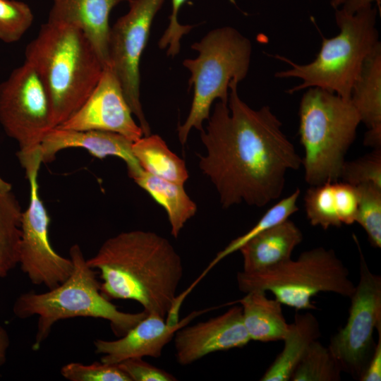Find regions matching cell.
Returning a JSON list of instances; mask_svg holds the SVG:
<instances>
[{
  "label": "cell",
  "mask_w": 381,
  "mask_h": 381,
  "mask_svg": "<svg viewBox=\"0 0 381 381\" xmlns=\"http://www.w3.org/2000/svg\"><path fill=\"white\" fill-rule=\"evenodd\" d=\"M238 84L230 83L228 102H216L200 131L205 153L198 165L223 208H260L280 197L286 174L300 169L302 158L271 108H251L240 98Z\"/></svg>",
  "instance_id": "cell-1"
},
{
  "label": "cell",
  "mask_w": 381,
  "mask_h": 381,
  "mask_svg": "<svg viewBox=\"0 0 381 381\" xmlns=\"http://www.w3.org/2000/svg\"><path fill=\"white\" fill-rule=\"evenodd\" d=\"M87 260L100 272V291L108 300H133L148 313L165 318L183 277L179 254L166 238L143 230L107 239Z\"/></svg>",
  "instance_id": "cell-2"
},
{
  "label": "cell",
  "mask_w": 381,
  "mask_h": 381,
  "mask_svg": "<svg viewBox=\"0 0 381 381\" xmlns=\"http://www.w3.org/2000/svg\"><path fill=\"white\" fill-rule=\"evenodd\" d=\"M25 61L41 78L49 97L54 128L73 116L97 85L104 65L79 29L47 22L27 45Z\"/></svg>",
  "instance_id": "cell-3"
},
{
  "label": "cell",
  "mask_w": 381,
  "mask_h": 381,
  "mask_svg": "<svg viewBox=\"0 0 381 381\" xmlns=\"http://www.w3.org/2000/svg\"><path fill=\"white\" fill-rule=\"evenodd\" d=\"M377 9L372 4L353 13L336 9L335 20L339 32L330 38L322 37L315 59L306 64L275 57L290 66L275 73L277 78H295L301 83L288 90L289 94L309 87H320L350 99L352 88L367 57L381 44L376 28Z\"/></svg>",
  "instance_id": "cell-4"
},
{
  "label": "cell",
  "mask_w": 381,
  "mask_h": 381,
  "mask_svg": "<svg viewBox=\"0 0 381 381\" xmlns=\"http://www.w3.org/2000/svg\"><path fill=\"white\" fill-rule=\"evenodd\" d=\"M69 254L73 270L64 282L44 293H23L13 303V312L17 318L38 316L32 347L35 351L40 348L52 326L61 320L77 317L102 318L110 322L117 337H121L148 314L144 310L136 313L120 311L102 294L96 272L87 265L80 246L73 245Z\"/></svg>",
  "instance_id": "cell-5"
},
{
  "label": "cell",
  "mask_w": 381,
  "mask_h": 381,
  "mask_svg": "<svg viewBox=\"0 0 381 381\" xmlns=\"http://www.w3.org/2000/svg\"><path fill=\"white\" fill-rule=\"evenodd\" d=\"M298 117L306 182L313 186L339 181L361 123L356 108L350 99L313 87L301 99Z\"/></svg>",
  "instance_id": "cell-6"
},
{
  "label": "cell",
  "mask_w": 381,
  "mask_h": 381,
  "mask_svg": "<svg viewBox=\"0 0 381 381\" xmlns=\"http://www.w3.org/2000/svg\"><path fill=\"white\" fill-rule=\"evenodd\" d=\"M191 48L198 52V56L183 62L190 73L188 82L193 87V97L185 122L177 128L182 145L192 128L203 130L214 100L228 102L229 84L246 77L252 52L250 41L229 26L210 31Z\"/></svg>",
  "instance_id": "cell-7"
},
{
  "label": "cell",
  "mask_w": 381,
  "mask_h": 381,
  "mask_svg": "<svg viewBox=\"0 0 381 381\" xmlns=\"http://www.w3.org/2000/svg\"><path fill=\"white\" fill-rule=\"evenodd\" d=\"M349 272L332 249L317 247L271 268L255 272H239L240 291H270L282 305L296 310L316 309L311 303L320 292L350 298L356 286Z\"/></svg>",
  "instance_id": "cell-8"
},
{
  "label": "cell",
  "mask_w": 381,
  "mask_h": 381,
  "mask_svg": "<svg viewBox=\"0 0 381 381\" xmlns=\"http://www.w3.org/2000/svg\"><path fill=\"white\" fill-rule=\"evenodd\" d=\"M0 123L18 143L20 162L39 155L44 137L54 128L45 86L26 61L0 84Z\"/></svg>",
  "instance_id": "cell-9"
},
{
  "label": "cell",
  "mask_w": 381,
  "mask_h": 381,
  "mask_svg": "<svg viewBox=\"0 0 381 381\" xmlns=\"http://www.w3.org/2000/svg\"><path fill=\"white\" fill-rule=\"evenodd\" d=\"M359 251V281L351 299L349 317L328 346L341 371L359 380L374 351L375 329L381 331V277L373 273Z\"/></svg>",
  "instance_id": "cell-10"
},
{
  "label": "cell",
  "mask_w": 381,
  "mask_h": 381,
  "mask_svg": "<svg viewBox=\"0 0 381 381\" xmlns=\"http://www.w3.org/2000/svg\"><path fill=\"white\" fill-rule=\"evenodd\" d=\"M164 0H128V11L110 28L109 66L116 75L144 135L151 134L140 96V61L153 19Z\"/></svg>",
  "instance_id": "cell-11"
},
{
  "label": "cell",
  "mask_w": 381,
  "mask_h": 381,
  "mask_svg": "<svg viewBox=\"0 0 381 381\" xmlns=\"http://www.w3.org/2000/svg\"><path fill=\"white\" fill-rule=\"evenodd\" d=\"M40 158L23 166L30 184V200L21 219L19 265L31 283L54 289L72 273L71 258L58 254L49 238V217L39 193Z\"/></svg>",
  "instance_id": "cell-12"
},
{
  "label": "cell",
  "mask_w": 381,
  "mask_h": 381,
  "mask_svg": "<svg viewBox=\"0 0 381 381\" xmlns=\"http://www.w3.org/2000/svg\"><path fill=\"white\" fill-rule=\"evenodd\" d=\"M132 114L120 83L108 66L104 68L97 85L80 108L56 127L109 131L134 142L143 137V132Z\"/></svg>",
  "instance_id": "cell-13"
},
{
  "label": "cell",
  "mask_w": 381,
  "mask_h": 381,
  "mask_svg": "<svg viewBox=\"0 0 381 381\" xmlns=\"http://www.w3.org/2000/svg\"><path fill=\"white\" fill-rule=\"evenodd\" d=\"M187 325L178 329L174 337L176 361L183 365L214 352L241 348L250 341L241 306H234L205 322Z\"/></svg>",
  "instance_id": "cell-14"
},
{
  "label": "cell",
  "mask_w": 381,
  "mask_h": 381,
  "mask_svg": "<svg viewBox=\"0 0 381 381\" xmlns=\"http://www.w3.org/2000/svg\"><path fill=\"white\" fill-rule=\"evenodd\" d=\"M206 311H193L175 324L167 322L157 313H148L120 339L95 340V351L103 355L101 362L108 364H117L131 358H159L178 329Z\"/></svg>",
  "instance_id": "cell-15"
},
{
  "label": "cell",
  "mask_w": 381,
  "mask_h": 381,
  "mask_svg": "<svg viewBox=\"0 0 381 381\" xmlns=\"http://www.w3.org/2000/svg\"><path fill=\"white\" fill-rule=\"evenodd\" d=\"M133 143L121 134L109 131L54 127L44 137L40 146V154L42 163L54 160L59 152L72 147L85 149L99 159L117 157L125 162L128 174L132 178L143 169L133 155Z\"/></svg>",
  "instance_id": "cell-16"
},
{
  "label": "cell",
  "mask_w": 381,
  "mask_h": 381,
  "mask_svg": "<svg viewBox=\"0 0 381 381\" xmlns=\"http://www.w3.org/2000/svg\"><path fill=\"white\" fill-rule=\"evenodd\" d=\"M125 0H54L47 22L75 27L87 37L104 67L109 66V15Z\"/></svg>",
  "instance_id": "cell-17"
},
{
  "label": "cell",
  "mask_w": 381,
  "mask_h": 381,
  "mask_svg": "<svg viewBox=\"0 0 381 381\" xmlns=\"http://www.w3.org/2000/svg\"><path fill=\"white\" fill-rule=\"evenodd\" d=\"M303 200L307 219L313 226L326 230L355 222L358 193L349 183L337 181L310 186Z\"/></svg>",
  "instance_id": "cell-18"
},
{
  "label": "cell",
  "mask_w": 381,
  "mask_h": 381,
  "mask_svg": "<svg viewBox=\"0 0 381 381\" xmlns=\"http://www.w3.org/2000/svg\"><path fill=\"white\" fill-rule=\"evenodd\" d=\"M302 240L301 229L289 219L263 231L239 249L243 271L260 272L291 259L292 252Z\"/></svg>",
  "instance_id": "cell-19"
},
{
  "label": "cell",
  "mask_w": 381,
  "mask_h": 381,
  "mask_svg": "<svg viewBox=\"0 0 381 381\" xmlns=\"http://www.w3.org/2000/svg\"><path fill=\"white\" fill-rule=\"evenodd\" d=\"M350 100L368 128L364 145L381 148V44L365 59Z\"/></svg>",
  "instance_id": "cell-20"
},
{
  "label": "cell",
  "mask_w": 381,
  "mask_h": 381,
  "mask_svg": "<svg viewBox=\"0 0 381 381\" xmlns=\"http://www.w3.org/2000/svg\"><path fill=\"white\" fill-rule=\"evenodd\" d=\"M246 294L236 303L241 306L243 325L250 340H284L290 324L284 316L282 304L276 298H269L264 291L253 290Z\"/></svg>",
  "instance_id": "cell-21"
},
{
  "label": "cell",
  "mask_w": 381,
  "mask_h": 381,
  "mask_svg": "<svg viewBox=\"0 0 381 381\" xmlns=\"http://www.w3.org/2000/svg\"><path fill=\"white\" fill-rule=\"evenodd\" d=\"M320 337L317 318L309 312L296 314L294 322L284 339V346L260 379L261 381H289L310 345Z\"/></svg>",
  "instance_id": "cell-22"
},
{
  "label": "cell",
  "mask_w": 381,
  "mask_h": 381,
  "mask_svg": "<svg viewBox=\"0 0 381 381\" xmlns=\"http://www.w3.org/2000/svg\"><path fill=\"white\" fill-rule=\"evenodd\" d=\"M131 179L164 208L171 226V234L177 238L198 209L183 185L157 177L144 169Z\"/></svg>",
  "instance_id": "cell-23"
},
{
  "label": "cell",
  "mask_w": 381,
  "mask_h": 381,
  "mask_svg": "<svg viewBox=\"0 0 381 381\" xmlns=\"http://www.w3.org/2000/svg\"><path fill=\"white\" fill-rule=\"evenodd\" d=\"M132 150L145 171L181 185L188 180L185 162L169 148L159 135L141 137L133 143Z\"/></svg>",
  "instance_id": "cell-24"
},
{
  "label": "cell",
  "mask_w": 381,
  "mask_h": 381,
  "mask_svg": "<svg viewBox=\"0 0 381 381\" xmlns=\"http://www.w3.org/2000/svg\"><path fill=\"white\" fill-rule=\"evenodd\" d=\"M22 214L11 190L0 193V278L19 264Z\"/></svg>",
  "instance_id": "cell-25"
},
{
  "label": "cell",
  "mask_w": 381,
  "mask_h": 381,
  "mask_svg": "<svg viewBox=\"0 0 381 381\" xmlns=\"http://www.w3.org/2000/svg\"><path fill=\"white\" fill-rule=\"evenodd\" d=\"M300 194V189L296 188L291 195L284 198L268 209L248 232L232 240L223 250L219 251L198 279H202L219 262L233 253L239 250L242 246L258 234L289 219L298 210L297 201Z\"/></svg>",
  "instance_id": "cell-26"
},
{
  "label": "cell",
  "mask_w": 381,
  "mask_h": 381,
  "mask_svg": "<svg viewBox=\"0 0 381 381\" xmlns=\"http://www.w3.org/2000/svg\"><path fill=\"white\" fill-rule=\"evenodd\" d=\"M341 369L328 347L314 341L292 373L291 381H339Z\"/></svg>",
  "instance_id": "cell-27"
},
{
  "label": "cell",
  "mask_w": 381,
  "mask_h": 381,
  "mask_svg": "<svg viewBox=\"0 0 381 381\" xmlns=\"http://www.w3.org/2000/svg\"><path fill=\"white\" fill-rule=\"evenodd\" d=\"M358 205L355 222L365 231L370 245L381 248V188L370 183L356 186Z\"/></svg>",
  "instance_id": "cell-28"
},
{
  "label": "cell",
  "mask_w": 381,
  "mask_h": 381,
  "mask_svg": "<svg viewBox=\"0 0 381 381\" xmlns=\"http://www.w3.org/2000/svg\"><path fill=\"white\" fill-rule=\"evenodd\" d=\"M29 6L16 0H0V40L5 43L18 41L33 22Z\"/></svg>",
  "instance_id": "cell-29"
},
{
  "label": "cell",
  "mask_w": 381,
  "mask_h": 381,
  "mask_svg": "<svg viewBox=\"0 0 381 381\" xmlns=\"http://www.w3.org/2000/svg\"><path fill=\"white\" fill-rule=\"evenodd\" d=\"M340 179L353 186L370 183L381 188V148L356 159L345 161Z\"/></svg>",
  "instance_id": "cell-30"
},
{
  "label": "cell",
  "mask_w": 381,
  "mask_h": 381,
  "mask_svg": "<svg viewBox=\"0 0 381 381\" xmlns=\"http://www.w3.org/2000/svg\"><path fill=\"white\" fill-rule=\"evenodd\" d=\"M61 375L70 381H131L118 364L95 362L90 365L69 363L64 365Z\"/></svg>",
  "instance_id": "cell-31"
},
{
  "label": "cell",
  "mask_w": 381,
  "mask_h": 381,
  "mask_svg": "<svg viewBox=\"0 0 381 381\" xmlns=\"http://www.w3.org/2000/svg\"><path fill=\"white\" fill-rule=\"evenodd\" d=\"M187 0H171L172 12L169 17V23L165 32L159 41L160 49L168 47V56H174L179 54L181 49V39L183 35L189 32L193 26L181 25L178 21V13L182 5Z\"/></svg>",
  "instance_id": "cell-32"
},
{
  "label": "cell",
  "mask_w": 381,
  "mask_h": 381,
  "mask_svg": "<svg viewBox=\"0 0 381 381\" xmlns=\"http://www.w3.org/2000/svg\"><path fill=\"white\" fill-rule=\"evenodd\" d=\"M131 381H175L177 379L169 373L152 365L143 358H131L117 363Z\"/></svg>",
  "instance_id": "cell-33"
},
{
  "label": "cell",
  "mask_w": 381,
  "mask_h": 381,
  "mask_svg": "<svg viewBox=\"0 0 381 381\" xmlns=\"http://www.w3.org/2000/svg\"><path fill=\"white\" fill-rule=\"evenodd\" d=\"M379 339L375 344L372 356L359 380H381V331L378 332Z\"/></svg>",
  "instance_id": "cell-34"
},
{
  "label": "cell",
  "mask_w": 381,
  "mask_h": 381,
  "mask_svg": "<svg viewBox=\"0 0 381 381\" xmlns=\"http://www.w3.org/2000/svg\"><path fill=\"white\" fill-rule=\"evenodd\" d=\"M10 346V338L7 331L0 325V367L6 361V354Z\"/></svg>",
  "instance_id": "cell-35"
},
{
  "label": "cell",
  "mask_w": 381,
  "mask_h": 381,
  "mask_svg": "<svg viewBox=\"0 0 381 381\" xmlns=\"http://www.w3.org/2000/svg\"><path fill=\"white\" fill-rule=\"evenodd\" d=\"M346 0H331L330 4L331 6L336 10L340 8L346 2ZM374 1L378 4L379 8H380L381 0H353V2L359 6L372 4V3Z\"/></svg>",
  "instance_id": "cell-36"
},
{
  "label": "cell",
  "mask_w": 381,
  "mask_h": 381,
  "mask_svg": "<svg viewBox=\"0 0 381 381\" xmlns=\"http://www.w3.org/2000/svg\"><path fill=\"white\" fill-rule=\"evenodd\" d=\"M12 188L11 184L4 181L0 177V193L11 191Z\"/></svg>",
  "instance_id": "cell-37"
}]
</instances>
